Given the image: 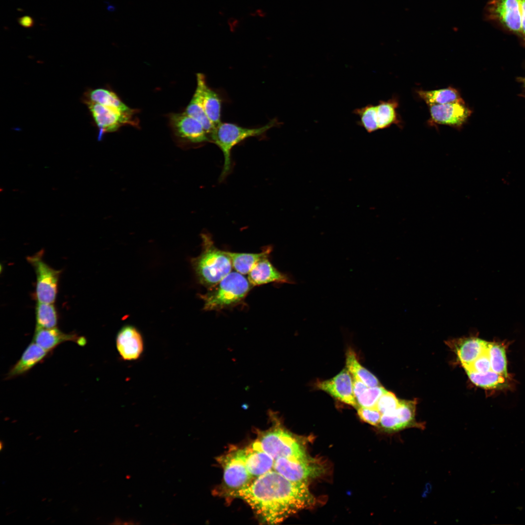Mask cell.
<instances>
[{
  "label": "cell",
  "mask_w": 525,
  "mask_h": 525,
  "mask_svg": "<svg viewBox=\"0 0 525 525\" xmlns=\"http://www.w3.org/2000/svg\"><path fill=\"white\" fill-rule=\"evenodd\" d=\"M228 494L245 501L263 522L276 524L314 506L307 483L290 481L272 470Z\"/></svg>",
  "instance_id": "1"
},
{
  "label": "cell",
  "mask_w": 525,
  "mask_h": 525,
  "mask_svg": "<svg viewBox=\"0 0 525 525\" xmlns=\"http://www.w3.org/2000/svg\"><path fill=\"white\" fill-rule=\"evenodd\" d=\"M202 251L191 259V264L200 284L210 289L231 272L232 265L226 251L218 248L210 235L201 234Z\"/></svg>",
  "instance_id": "2"
},
{
  "label": "cell",
  "mask_w": 525,
  "mask_h": 525,
  "mask_svg": "<svg viewBox=\"0 0 525 525\" xmlns=\"http://www.w3.org/2000/svg\"><path fill=\"white\" fill-rule=\"evenodd\" d=\"M252 285L244 275L231 272L208 292L199 295L205 311H220L241 304Z\"/></svg>",
  "instance_id": "3"
},
{
  "label": "cell",
  "mask_w": 525,
  "mask_h": 525,
  "mask_svg": "<svg viewBox=\"0 0 525 525\" xmlns=\"http://www.w3.org/2000/svg\"><path fill=\"white\" fill-rule=\"evenodd\" d=\"M277 122L276 120H273L259 127L247 128L234 123L221 122L214 127L210 135V141L220 148L224 159L223 169L219 177L220 181H222L230 171L232 149L247 138L262 135L275 126Z\"/></svg>",
  "instance_id": "4"
},
{
  "label": "cell",
  "mask_w": 525,
  "mask_h": 525,
  "mask_svg": "<svg viewBox=\"0 0 525 525\" xmlns=\"http://www.w3.org/2000/svg\"><path fill=\"white\" fill-rule=\"evenodd\" d=\"M274 425L261 435L251 445L270 455L275 460L284 457L305 459L308 457L298 441L280 426L274 412H269Z\"/></svg>",
  "instance_id": "5"
},
{
  "label": "cell",
  "mask_w": 525,
  "mask_h": 525,
  "mask_svg": "<svg viewBox=\"0 0 525 525\" xmlns=\"http://www.w3.org/2000/svg\"><path fill=\"white\" fill-rule=\"evenodd\" d=\"M483 15L486 21L520 38L521 34L520 0H488L484 9Z\"/></svg>",
  "instance_id": "6"
},
{
  "label": "cell",
  "mask_w": 525,
  "mask_h": 525,
  "mask_svg": "<svg viewBox=\"0 0 525 525\" xmlns=\"http://www.w3.org/2000/svg\"><path fill=\"white\" fill-rule=\"evenodd\" d=\"M27 260L36 275L35 299L37 302L53 303L57 297L61 270L52 268L44 261L42 250L27 257Z\"/></svg>",
  "instance_id": "7"
},
{
  "label": "cell",
  "mask_w": 525,
  "mask_h": 525,
  "mask_svg": "<svg viewBox=\"0 0 525 525\" xmlns=\"http://www.w3.org/2000/svg\"><path fill=\"white\" fill-rule=\"evenodd\" d=\"M273 470L290 481L306 483L323 472L322 466L309 457L278 458L274 460Z\"/></svg>",
  "instance_id": "8"
},
{
  "label": "cell",
  "mask_w": 525,
  "mask_h": 525,
  "mask_svg": "<svg viewBox=\"0 0 525 525\" xmlns=\"http://www.w3.org/2000/svg\"><path fill=\"white\" fill-rule=\"evenodd\" d=\"M83 102L88 106L99 129L98 140H102L104 134L116 131L122 125L136 124L132 119L133 115L121 113L95 102Z\"/></svg>",
  "instance_id": "9"
},
{
  "label": "cell",
  "mask_w": 525,
  "mask_h": 525,
  "mask_svg": "<svg viewBox=\"0 0 525 525\" xmlns=\"http://www.w3.org/2000/svg\"><path fill=\"white\" fill-rule=\"evenodd\" d=\"M222 460L224 480L230 491L244 487L253 479L246 467L244 448L227 455Z\"/></svg>",
  "instance_id": "10"
},
{
  "label": "cell",
  "mask_w": 525,
  "mask_h": 525,
  "mask_svg": "<svg viewBox=\"0 0 525 525\" xmlns=\"http://www.w3.org/2000/svg\"><path fill=\"white\" fill-rule=\"evenodd\" d=\"M170 122L175 135L182 140L194 143L210 141L203 125L185 112L171 114Z\"/></svg>",
  "instance_id": "11"
},
{
  "label": "cell",
  "mask_w": 525,
  "mask_h": 525,
  "mask_svg": "<svg viewBox=\"0 0 525 525\" xmlns=\"http://www.w3.org/2000/svg\"><path fill=\"white\" fill-rule=\"evenodd\" d=\"M431 121L456 128H461L471 115V110L464 102L429 106Z\"/></svg>",
  "instance_id": "12"
},
{
  "label": "cell",
  "mask_w": 525,
  "mask_h": 525,
  "mask_svg": "<svg viewBox=\"0 0 525 525\" xmlns=\"http://www.w3.org/2000/svg\"><path fill=\"white\" fill-rule=\"evenodd\" d=\"M416 402L400 401L393 411L382 415L380 425L388 432H396L410 427H420L415 419Z\"/></svg>",
  "instance_id": "13"
},
{
  "label": "cell",
  "mask_w": 525,
  "mask_h": 525,
  "mask_svg": "<svg viewBox=\"0 0 525 525\" xmlns=\"http://www.w3.org/2000/svg\"><path fill=\"white\" fill-rule=\"evenodd\" d=\"M316 386L338 400L358 407L353 390V378L347 368L331 379L318 382Z\"/></svg>",
  "instance_id": "14"
},
{
  "label": "cell",
  "mask_w": 525,
  "mask_h": 525,
  "mask_svg": "<svg viewBox=\"0 0 525 525\" xmlns=\"http://www.w3.org/2000/svg\"><path fill=\"white\" fill-rule=\"evenodd\" d=\"M116 347L121 357L124 360L138 359L143 350V341L140 332L134 326L122 327L116 337Z\"/></svg>",
  "instance_id": "15"
},
{
  "label": "cell",
  "mask_w": 525,
  "mask_h": 525,
  "mask_svg": "<svg viewBox=\"0 0 525 525\" xmlns=\"http://www.w3.org/2000/svg\"><path fill=\"white\" fill-rule=\"evenodd\" d=\"M32 341L50 352L67 341L73 342L80 346H84L87 343L85 337L79 336L74 332L65 333L57 327L49 329L35 327Z\"/></svg>",
  "instance_id": "16"
},
{
  "label": "cell",
  "mask_w": 525,
  "mask_h": 525,
  "mask_svg": "<svg viewBox=\"0 0 525 525\" xmlns=\"http://www.w3.org/2000/svg\"><path fill=\"white\" fill-rule=\"evenodd\" d=\"M247 279L252 286L272 282L293 284L295 282L288 275L279 271L268 260V256L259 260L248 274Z\"/></svg>",
  "instance_id": "17"
},
{
  "label": "cell",
  "mask_w": 525,
  "mask_h": 525,
  "mask_svg": "<svg viewBox=\"0 0 525 525\" xmlns=\"http://www.w3.org/2000/svg\"><path fill=\"white\" fill-rule=\"evenodd\" d=\"M50 353L32 341L19 359L10 368L4 380L12 379L27 373L36 365L43 362Z\"/></svg>",
  "instance_id": "18"
},
{
  "label": "cell",
  "mask_w": 525,
  "mask_h": 525,
  "mask_svg": "<svg viewBox=\"0 0 525 525\" xmlns=\"http://www.w3.org/2000/svg\"><path fill=\"white\" fill-rule=\"evenodd\" d=\"M197 85L194 94L188 105L185 112L198 121L204 126L209 136L214 126L208 118L203 103V88L206 81L202 73L196 74Z\"/></svg>",
  "instance_id": "19"
},
{
  "label": "cell",
  "mask_w": 525,
  "mask_h": 525,
  "mask_svg": "<svg viewBox=\"0 0 525 525\" xmlns=\"http://www.w3.org/2000/svg\"><path fill=\"white\" fill-rule=\"evenodd\" d=\"M244 451L246 467L253 479L273 470L274 460L266 453L251 445Z\"/></svg>",
  "instance_id": "20"
},
{
  "label": "cell",
  "mask_w": 525,
  "mask_h": 525,
  "mask_svg": "<svg viewBox=\"0 0 525 525\" xmlns=\"http://www.w3.org/2000/svg\"><path fill=\"white\" fill-rule=\"evenodd\" d=\"M454 343L458 358L463 367L472 363L487 349L488 342L475 337L458 339Z\"/></svg>",
  "instance_id": "21"
},
{
  "label": "cell",
  "mask_w": 525,
  "mask_h": 525,
  "mask_svg": "<svg viewBox=\"0 0 525 525\" xmlns=\"http://www.w3.org/2000/svg\"><path fill=\"white\" fill-rule=\"evenodd\" d=\"M82 101L95 102L124 114L133 115L134 113V110L123 103L116 93L105 88L88 89L84 93Z\"/></svg>",
  "instance_id": "22"
},
{
  "label": "cell",
  "mask_w": 525,
  "mask_h": 525,
  "mask_svg": "<svg viewBox=\"0 0 525 525\" xmlns=\"http://www.w3.org/2000/svg\"><path fill=\"white\" fill-rule=\"evenodd\" d=\"M418 94L429 106L464 102L458 91L451 87L433 90H420Z\"/></svg>",
  "instance_id": "23"
},
{
  "label": "cell",
  "mask_w": 525,
  "mask_h": 525,
  "mask_svg": "<svg viewBox=\"0 0 525 525\" xmlns=\"http://www.w3.org/2000/svg\"><path fill=\"white\" fill-rule=\"evenodd\" d=\"M271 248L268 247L259 253H236L226 251L230 258L232 267L236 271L248 274L255 264L261 259L269 256Z\"/></svg>",
  "instance_id": "24"
},
{
  "label": "cell",
  "mask_w": 525,
  "mask_h": 525,
  "mask_svg": "<svg viewBox=\"0 0 525 525\" xmlns=\"http://www.w3.org/2000/svg\"><path fill=\"white\" fill-rule=\"evenodd\" d=\"M203 103L208 118L216 126L221 122V100L218 93L210 88L206 81L203 88Z\"/></svg>",
  "instance_id": "25"
},
{
  "label": "cell",
  "mask_w": 525,
  "mask_h": 525,
  "mask_svg": "<svg viewBox=\"0 0 525 525\" xmlns=\"http://www.w3.org/2000/svg\"><path fill=\"white\" fill-rule=\"evenodd\" d=\"M346 368L353 377L360 380L368 387L380 385L377 378L360 364L354 351L351 349L346 353Z\"/></svg>",
  "instance_id": "26"
},
{
  "label": "cell",
  "mask_w": 525,
  "mask_h": 525,
  "mask_svg": "<svg viewBox=\"0 0 525 525\" xmlns=\"http://www.w3.org/2000/svg\"><path fill=\"white\" fill-rule=\"evenodd\" d=\"M398 105L397 101L394 98L386 101H381L375 105L378 129L386 128L393 124L398 123L399 121L397 113Z\"/></svg>",
  "instance_id": "27"
},
{
  "label": "cell",
  "mask_w": 525,
  "mask_h": 525,
  "mask_svg": "<svg viewBox=\"0 0 525 525\" xmlns=\"http://www.w3.org/2000/svg\"><path fill=\"white\" fill-rule=\"evenodd\" d=\"M35 315L36 327L46 329L57 327L58 316L53 303L37 301Z\"/></svg>",
  "instance_id": "28"
},
{
  "label": "cell",
  "mask_w": 525,
  "mask_h": 525,
  "mask_svg": "<svg viewBox=\"0 0 525 525\" xmlns=\"http://www.w3.org/2000/svg\"><path fill=\"white\" fill-rule=\"evenodd\" d=\"M471 381L476 385L484 388H502L508 384L505 377L492 370L485 373H476L466 371Z\"/></svg>",
  "instance_id": "29"
},
{
  "label": "cell",
  "mask_w": 525,
  "mask_h": 525,
  "mask_svg": "<svg viewBox=\"0 0 525 525\" xmlns=\"http://www.w3.org/2000/svg\"><path fill=\"white\" fill-rule=\"evenodd\" d=\"M488 353L490 363L491 369L495 373L508 378L505 347L498 343L489 342Z\"/></svg>",
  "instance_id": "30"
},
{
  "label": "cell",
  "mask_w": 525,
  "mask_h": 525,
  "mask_svg": "<svg viewBox=\"0 0 525 525\" xmlns=\"http://www.w3.org/2000/svg\"><path fill=\"white\" fill-rule=\"evenodd\" d=\"M353 113L358 117V124L368 133L378 130L376 118V107L371 104L367 105L353 110Z\"/></svg>",
  "instance_id": "31"
},
{
  "label": "cell",
  "mask_w": 525,
  "mask_h": 525,
  "mask_svg": "<svg viewBox=\"0 0 525 525\" xmlns=\"http://www.w3.org/2000/svg\"><path fill=\"white\" fill-rule=\"evenodd\" d=\"M386 391L380 385L369 387L356 398L357 404L360 407H375L380 397Z\"/></svg>",
  "instance_id": "32"
},
{
  "label": "cell",
  "mask_w": 525,
  "mask_h": 525,
  "mask_svg": "<svg viewBox=\"0 0 525 525\" xmlns=\"http://www.w3.org/2000/svg\"><path fill=\"white\" fill-rule=\"evenodd\" d=\"M400 401L392 392L386 391L378 400L375 408L382 414L394 411L399 406Z\"/></svg>",
  "instance_id": "33"
},
{
  "label": "cell",
  "mask_w": 525,
  "mask_h": 525,
  "mask_svg": "<svg viewBox=\"0 0 525 525\" xmlns=\"http://www.w3.org/2000/svg\"><path fill=\"white\" fill-rule=\"evenodd\" d=\"M464 368L466 371L479 373H485L491 370L488 353V348L487 350L472 363L464 367Z\"/></svg>",
  "instance_id": "34"
},
{
  "label": "cell",
  "mask_w": 525,
  "mask_h": 525,
  "mask_svg": "<svg viewBox=\"0 0 525 525\" xmlns=\"http://www.w3.org/2000/svg\"><path fill=\"white\" fill-rule=\"evenodd\" d=\"M357 408V414L362 420L373 426L380 424L382 414L375 407L358 406Z\"/></svg>",
  "instance_id": "35"
},
{
  "label": "cell",
  "mask_w": 525,
  "mask_h": 525,
  "mask_svg": "<svg viewBox=\"0 0 525 525\" xmlns=\"http://www.w3.org/2000/svg\"><path fill=\"white\" fill-rule=\"evenodd\" d=\"M521 8V34L520 39L525 46V0H520Z\"/></svg>",
  "instance_id": "36"
},
{
  "label": "cell",
  "mask_w": 525,
  "mask_h": 525,
  "mask_svg": "<svg viewBox=\"0 0 525 525\" xmlns=\"http://www.w3.org/2000/svg\"><path fill=\"white\" fill-rule=\"evenodd\" d=\"M368 387L363 382L355 378H353V390L356 399Z\"/></svg>",
  "instance_id": "37"
},
{
  "label": "cell",
  "mask_w": 525,
  "mask_h": 525,
  "mask_svg": "<svg viewBox=\"0 0 525 525\" xmlns=\"http://www.w3.org/2000/svg\"><path fill=\"white\" fill-rule=\"evenodd\" d=\"M18 23L23 27L30 28L34 25L33 19L29 16H25L18 18Z\"/></svg>",
  "instance_id": "38"
},
{
  "label": "cell",
  "mask_w": 525,
  "mask_h": 525,
  "mask_svg": "<svg viewBox=\"0 0 525 525\" xmlns=\"http://www.w3.org/2000/svg\"><path fill=\"white\" fill-rule=\"evenodd\" d=\"M239 21L234 18H230L228 21L230 31H235L239 25Z\"/></svg>",
  "instance_id": "39"
},
{
  "label": "cell",
  "mask_w": 525,
  "mask_h": 525,
  "mask_svg": "<svg viewBox=\"0 0 525 525\" xmlns=\"http://www.w3.org/2000/svg\"><path fill=\"white\" fill-rule=\"evenodd\" d=\"M114 524L115 525H134L137 523L132 520H123L122 519L116 518L114 520Z\"/></svg>",
  "instance_id": "40"
},
{
  "label": "cell",
  "mask_w": 525,
  "mask_h": 525,
  "mask_svg": "<svg viewBox=\"0 0 525 525\" xmlns=\"http://www.w3.org/2000/svg\"><path fill=\"white\" fill-rule=\"evenodd\" d=\"M107 9L109 11L113 12L115 10L116 8L113 5H109L107 7Z\"/></svg>",
  "instance_id": "41"
},
{
  "label": "cell",
  "mask_w": 525,
  "mask_h": 525,
  "mask_svg": "<svg viewBox=\"0 0 525 525\" xmlns=\"http://www.w3.org/2000/svg\"><path fill=\"white\" fill-rule=\"evenodd\" d=\"M519 79L520 82L523 83V85H524V86L525 87V77H521V78H519Z\"/></svg>",
  "instance_id": "42"
}]
</instances>
